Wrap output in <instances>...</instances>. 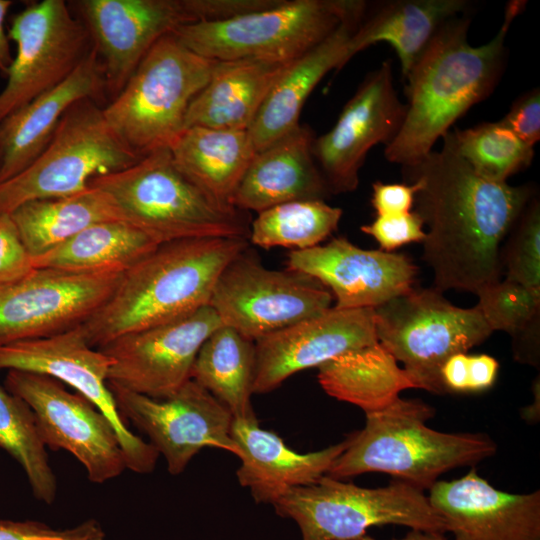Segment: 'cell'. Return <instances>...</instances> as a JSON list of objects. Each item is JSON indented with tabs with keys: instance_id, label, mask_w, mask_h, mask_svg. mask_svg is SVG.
I'll list each match as a JSON object with an SVG mask.
<instances>
[{
	"instance_id": "6da1fadb",
	"label": "cell",
	"mask_w": 540,
	"mask_h": 540,
	"mask_svg": "<svg viewBox=\"0 0 540 540\" xmlns=\"http://www.w3.org/2000/svg\"><path fill=\"white\" fill-rule=\"evenodd\" d=\"M442 139L440 151L403 170L420 185L414 204L428 228L421 243L434 288L476 294L500 280L501 243L533 191L479 176L459 155L449 132Z\"/></svg>"
},
{
	"instance_id": "7a4b0ae2",
	"label": "cell",
	"mask_w": 540,
	"mask_h": 540,
	"mask_svg": "<svg viewBox=\"0 0 540 540\" xmlns=\"http://www.w3.org/2000/svg\"><path fill=\"white\" fill-rule=\"evenodd\" d=\"M525 4L508 3L497 34L480 46L469 43L471 19L464 14L441 27L404 78L406 114L385 147L387 160L403 168L416 165L462 115L493 92L505 67L507 33Z\"/></svg>"
},
{
	"instance_id": "3957f363",
	"label": "cell",
	"mask_w": 540,
	"mask_h": 540,
	"mask_svg": "<svg viewBox=\"0 0 540 540\" xmlns=\"http://www.w3.org/2000/svg\"><path fill=\"white\" fill-rule=\"evenodd\" d=\"M246 238L166 242L123 272L110 298L80 329L101 348L126 334L164 323L209 305L216 281Z\"/></svg>"
},
{
	"instance_id": "277c9868",
	"label": "cell",
	"mask_w": 540,
	"mask_h": 540,
	"mask_svg": "<svg viewBox=\"0 0 540 540\" xmlns=\"http://www.w3.org/2000/svg\"><path fill=\"white\" fill-rule=\"evenodd\" d=\"M434 408L419 399L397 398L365 414V426L351 433L345 450L327 476L344 480L364 473H385L424 491L452 469L474 467L494 456L496 443L483 433H448L427 421Z\"/></svg>"
},
{
	"instance_id": "5b68a950",
	"label": "cell",
	"mask_w": 540,
	"mask_h": 540,
	"mask_svg": "<svg viewBox=\"0 0 540 540\" xmlns=\"http://www.w3.org/2000/svg\"><path fill=\"white\" fill-rule=\"evenodd\" d=\"M89 186L106 192L123 221L159 244L200 238L249 239V213L201 189L176 166L168 147L127 168L95 177Z\"/></svg>"
},
{
	"instance_id": "8992f818",
	"label": "cell",
	"mask_w": 540,
	"mask_h": 540,
	"mask_svg": "<svg viewBox=\"0 0 540 540\" xmlns=\"http://www.w3.org/2000/svg\"><path fill=\"white\" fill-rule=\"evenodd\" d=\"M218 61L186 47L173 33L160 38L121 92L103 107L120 140L138 157L168 147L184 130L188 107Z\"/></svg>"
},
{
	"instance_id": "52a82bcc",
	"label": "cell",
	"mask_w": 540,
	"mask_h": 540,
	"mask_svg": "<svg viewBox=\"0 0 540 540\" xmlns=\"http://www.w3.org/2000/svg\"><path fill=\"white\" fill-rule=\"evenodd\" d=\"M273 506L277 515L296 522L302 540H357L382 525L446 533L424 491L397 479L367 488L325 475L290 490Z\"/></svg>"
},
{
	"instance_id": "ba28073f",
	"label": "cell",
	"mask_w": 540,
	"mask_h": 540,
	"mask_svg": "<svg viewBox=\"0 0 540 540\" xmlns=\"http://www.w3.org/2000/svg\"><path fill=\"white\" fill-rule=\"evenodd\" d=\"M365 1L280 0L233 18L183 25L173 34L195 53L217 61H293L323 41Z\"/></svg>"
},
{
	"instance_id": "9c48e42d",
	"label": "cell",
	"mask_w": 540,
	"mask_h": 540,
	"mask_svg": "<svg viewBox=\"0 0 540 540\" xmlns=\"http://www.w3.org/2000/svg\"><path fill=\"white\" fill-rule=\"evenodd\" d=\"M139 159L112 130L103 106L82 99L63 115L38 157L0 183V215L28 201L81 192L93 178L127 168Z\"/></svg>"
},
{
	"instance_id": "30bf717a",
	"label": "cell",
	"mask_w": 540,
	"mask_h": 540,
	"mask_svg": "<svg viewBox=\"0 0 540 540\" xmlns=\"http://www.w3.org/2000/svg\"><path fill=\"white\" fill-rule=\"evenodd\" d=\"M378 342L403 364L416 388L446 394L440 371L493 332L479 309L451 304L433 288L415 289L374 308Z\"/></svg>"
},
{
	"instance_id": "8fae6325",
	"label": "cell",
	"mask_w": 540,
	"mask_h": 540,
	"mask_svg": "<svg viewBox=\"0 0 540 540\" xmlns=\"http://www.w3.org/2000/svg\"><path fill=\"white\" fill-rule=\"evenodd\" d=\"M332 302L330 291L316 279L295 270L269 269L247 248L219 275L209 306L222 325L254 342L324 313Z\"/></svg>"
},
{
	"instance_id": "7c38bea8",
	"label": "cell",
	"mask_w": 540,
	"mask_h": 540,
	"mask_svg": "<svg viewBox=\"0 0 540 540\" xmlns=\"http://www.w3.org/2000/svg\"><path fill=\"white\" fill-rule=\"evenodd\" d=\"M7 32L16 53L0 93V122L61 83L92 49L85 26L64 0L29 3Z\"/></svg>"
},
{
	"instance_id": "4fadbf2b",
	"label": "cell",
	"mask_w": 540,
	"mask_h": 540,
	"mask_svg": "<svg viewBox=\"0 0 540 540\" xmlns=\"http://www.w3.org/2000/svg\"><path fill=\"white\" fill-rule=\"evenodd\" d=\"M5 388L30 407L44 445L71 453L91 482L102 484L127 469L112 423L81 394L50 376L20 370H8Z\"/></svg>"
},
{
	"instance_id": "5bb4252c",
	"label": "cell",
	"mask_w": 540,
	"mask_h": 540,
	"mask_svg": "<svg viewBox=\"0 0 540 540\" xmlns=\"http://www.w3.org/2000/svg\"><path fill=\"white\" fill-rule=\"evenodd\" d=\"M122 274L34 268L0 283V347L82 325L110 298Z\"/></svg>"
},
{
	"instance_id": "9a60e30c",
	"label": "cell",
	"mask_w": 540,
	"mask_h": 540,
	"mask_svg": "<svg viewBox=\"0 0 540 540\" xmlns=\"http://www.w3.org/2000/svg\"><path fill=\"white\" fill-rule=\"evenodd\" d=\"M85 26L103 69L107 103L163 36L203 21L201 0H78L68 2Z\"/></svg>"
},
{
	"instance_id": "2e32d148",
	"label": "cell",
	"mask_w": 540,
	"mask_h": 540,
	"mask_svg": "<svg viewBox=\"0 0 540 540\" xmlns=\"http://www.w3.org/2000/svg\"><path fill=\"white\" fill-rule=\"evenodd\" d=\"M113 360L90 346L80 326L52 336L0 347V370H20L50 376L92 402L112 423L125 455L127 469L147 474L159 453L134 434L120 415L108 386Z\"/></svg>"
},
{
	"instance_id": "e0dca14e",
	"label": "cell",
	"mask_w": 540,
	"mask_h": 540,
	"mask_svg": "<svg viewBox=\"0 0 540 540\" xmlns=\"http://www.w3.org/2000/svg\"><path fill=\"white\" fill-rule=\"evenodd\" d=\"M117 409L162 455L172 475L182 473L204 448H218L236 456L233 416L206 389L190 379L176 393L156 399L108 385Z\"/></svg>"
},
{
	"instance_id": "ac0fdd59",
	"label": "cell",
	"mask_w": 540,
	"mask_h": 540,
	"mask_svg": "<svg viewBox=\"0 0 540 540\" xmlns=\"http://www.w3.org/2000/svg\"><path fill=\"white\" fill-rule=\"evenodd\" d=\"M220 325L206 305L111 341L99 348L113 360L108 385L156 399L173 395L191 379L200 347Z\"/></svg>"
},
{
	"instance_id": "d6986e66",
	"label": "cell",
	"mask_w": 540,
	"mask_h": 540,
	"mask_svg": "<svg viewBox=\"0 0 540 540\" xmlns=\"http://www.w3.org/2000/svg\"><path fill=\"white\" fill-rule=\"evenodd\" d=\"M392 67L384 61L370 72L343 107L334 126L314 138L312 153L331 194L354 191L369 150L388 145L404 121Z\"/></svg>"
},
{
	"instance_id": "ffe728a7",
	"label": "cell",
	"mask_w": 540,
	"mask_h": 540,
	"mask_svg": "<svg viewBox=\"0 0 540 540\" xmlns=\"http://www.w3.org/2000/svg\"><path fill=\"white\" fill-rule=\"evenodd\" d=\"M376 342L374 308L332 306L320 315L254 341L253 393L271 392L299 371L319 368L346 352Z\"/></svg>"
},
{
	"instance_id": "44dd1931",
	"label": "cell",
	"mask_w": 540,
	"mask_h": 540,
	"mask_svg": "<svg viewBox=\"0 0 540 540\" xmlns=\"http://www.w3.org/2000/svg\"><path fill=\"white\" fill-rule=\"evenodd\" d=\"M287 269L319 281L338 309L376 308L411 290L418 272L406 254L362 249L345 237L292 250Z\"/></svg>"
},
{
	"instance_id": "7402d4cb",
	"label": "cell",
	"mask_w": 540,
	"mask_h": 540,
	"mask_svg": "<svg viewBox=\"0 0 540 540\" xmlns=\"http://www.w3.org/2000/svg\"><path fill=\"white\" fill-rule=\"evenodd\" d=\"M427 497L453 540H540V490H499L472 467L458 479L438 480Z\"/></svg>"
},
{
	"instance_id": "603a6c76",
	"label": "cell",
	"mask_w": 540,
	"mask_h": 540,
	"mask_svg": "<svg viewBox=\"0 0 540 540\" xmlns=\"http://www.w3.org/2000/svg\"><path fill=\"white\" fill-rule=\"evenodd\" d=\"M86 98L103 107L107 104L104 73L93 48L61 83L0 122V183L28 167L47 146L68 109Z\"/></svg>"
},
{
	"instance_id": "cb8c5ba5",
	"label": "cell",
	"mask_w": 540,
	"mask_h": 540,
	"mask_svg": "<svg viewBox=\"0 0 540 540\" xmlns=\"http://www.w3.org/2000/svg\"><path fill=\"white\" fill-rule=\"evenodd\" d=\"M231 436L241 461L238 482L256 503L274 504L290 490L313 484L327 475L345 450L348 439L315 452L298 453L272 431L259 426L256 416L234 419Z\"/></svg>"
},
{
	"instance_id": "d4e9b609",
	"label": "cell",
	"mask_w": 540,
	"mask_h": 540,
	"mask_svg": "<svg viewBox=\"0 0 540 540\" xmlns=\"http://www.w3.org/2000/svg\"><path fill=\"white\" fill-rule=\"evenodd\" d=\"M314 134L299 125L257 152L239 182L231 205L262 212L296 200H325L331 193L312 153Z\"/></svg>"
},
{
	"instance_id": "484cf974",
	"label": "cell",
	"mask_w": 540,
	"mask_h": 540,
	"mask_svg": "<svg viewBox=\"0 0 540 540\" xmlns=\"http://www.w3.org/2000/svg\"><path fill=\"white\" fill-rule=\"evenodd\" d=\"M366 6L367 3L318 45L295 59L277 80L247 130L256 153L298 127L302 108L317 84L328 72L341 69L351 59L350 39Z\"/></svg>"
},
{
	"instance_id": "4316f807",
	"label": "cell",
	"mask_w": 540,
	"mask_h": 540,
	"mask_svg": "<svg viewBox=\"0 0 540 540\" xmlns=\"http://www.w3.org/2000/svg\"><path fill=\"white\" fill-rule=\"evenodd\" d=\"M293 61L261 58L218 61L210 81L189 105L184 129L202 126L247 131L271 89Z\"/></svg>"
},
{
	"instance_id": "83f0119b",
	"label": "cell",
	"mask_w": 540,
	"mask_h": 540,
	"mask_svg": "<svg viewBox=\"0 0 540 540\" xmlns=\"http://www.w3.org/2000/svg\"><path fill=\"white\" fill-rule=\"evenodd\" d=\"M469 6L466 0L382 1L368 14L365 9L350 39L349 56L385 42L394 49L405 78L441 27Z\"/></svg>"
},
{
	"instance_id": "f1b7e54d",
	"label": "cell",
	"mask_w": 540,
	"mask_h": 540,
	"mask_svg": "<svg viewBox=\"0 0 540 540\" xmlns=\"http://www.w3.org/2000/svg\"><path fill=\"white\" fill-rule=\"evenodd\" d=\"M176 166L215 199L231 205V198L254 158L246 130L192 126L169 146Z\"/></svg>"
},
{
	"instance_id": "f546056e",
	"label": "cell",
	"mask_w": 540,
	"mask_h": 540,
	"mask_svg": "<svg viewBox=\"0 0 540 540\" xmlns=\"http://www.w3.org/2000/svg\"><path fill=\"white\" fill-rule=\"evenodd\" d=\"M318 382L329 396L372 413L403 390L416 388L408 373L379 343L346 352L318 368Z\"/></svg>"
},
{
	"instance_id": "4dcf8cb0",
	"label": "cell",
	"mask_w": 540,
	"mask_h": 540,
	"mask_svg": "<svg viewBox=\"0 0 540 540\" xmlns=\"http://www.w3.org/2000/svg\"><path fill=\"white\" fill-rule=\"evenodd\" d=\"M10 215L32 259L93 224L123 221L111 197L92 186L67 196L28 201Z\"/></svg>"
},
{
	"instance_id": "1f68e13d",
	"label": "cell",
	"mask_w": 540,
	"mask_h": 540,
	"mask_svg": "<svg viewBox=\"0 0 540 540\" xmlns=\"http://www.w3.org/2000/svg\"><path fill=\"white\" fill-rule=\"evenodd\" d=\"M160 245L125 221L93 224L32 259L34 268L77 273L124 272Z\"/></svg>"
},
{
	"instance_id": "d6a6232c",
	"label": "cell",
	"mask_w": 540,
	"mask_h": 540,
	"mask_svg": "<svg viewBox=\"0 0 540 540\" xmlns=\"http://www.w3.org/2000/svg\"><path fill=\"white\" fill-rule=\"evenodd\" d=\"M254 367V342L220 325L200 347L191 379L221 402L234 419H245L255 416L251 405Z\"/></svg>"
},
{
	"instance_id": "836d02e7",
	"label": "cell",
	"mask_w": 540,
	"mask_h": 540,
	"mask_svg": "<svg viewBox=\"0 0 540 540\" xmlns=\"http://www.w3.org/2000/svg\"><path fill=\"white\" fill-rule=\"evenodd\" d=\"M342 209L325 200H296L257 213L249 242L262 248L304 250L320 245L338 227Z\"/></svg>"
},
{
	"instance_id": "e575fe53",
	"label": "cell",
	"mask_w": 540,
	"mask_h": 540,
	"mask_svg": "<svg viewBox=\"0 0 540 540\" xmlns=\"http://www.w3.org/2000/svg\"><path fill=\"white\" fill-rule=\"evenodd\" d=\"M0 449L23 469L36 499L52 504L57 493L56 476L30 407L0 386Z\"/></svg>"
},
{
	"instance_id": "d590c367",
	"label": "cell",
	"mask_w": 540,
	"mask_h": 540,
	"mask_svg": "<svg viewBox=\"0 0 540 540\" xmlns=\"http://www.w3.org/2000/svg\"><path fill=\"white\" fill-rule=\"evenodd\" d=\"M449 135L459 155L474 172L493 182H506L527 168L534 157V147L521 141L499 121L467 129L454 127Z\"/></svg>"
},
{
	"instance_id": "8d00e7d4",
	"label": "cell",
	"mask_w": 540,
	"mask_h": 540,
	"mask_svg": "<svg viewBox=\"0 0 540 540\" xmlns=\"http://www.w3.org/2000/svg\"><path fill=\"white\" fill-rule=\"evenodd\" d=\"M476 295V307L493 331L502 330L512 335L540 313V288L512 280L486 285Z\"/></svg>"
},
{
	"instance_id": "74e56055",
	"label": "cell",
	"mask_w": 540,
	"mask_h": 540,
	"mask_svg": "<svg viewBox=\"0 0 540 540\" xmlns=\"http://www.w3.org/2000/svg\"><path fill=\"white\" fill-rule=\"evenodd\" d=\"M501 266L506 279L540 288V203L533 196L509 232Z\"/></svg>"
},
{
	"instance_id": "f35d334b",
	"label": "cell",
	"mask_w": 540,
	"mask_h": 540,
	"mask_svg": "<svg viewBox=\"0 0 540 540\" xmlns=\"http://www.w3.org/2000/svg\"><path fill=\"white\" fill-rule=\"evenodd\" d=\"M0 540H107L100 523L89 519L64 530L38 521L0 520Z\"/></svg>"
},
{
	"instance_id": "ab89813d",
	"label": "cell",
	"mask_w": 540,
	"mask_h": 540,
	"mask_svg": "<svg viewBox=\"0 0 540 540\" xmlns=\"http://www.w3.org/2000/svg\"><path fill=\"white\" fill-rule=\"evenodd\" d=\"M423 220L416 211L396 215H377L361 231L372 236L380 245V250H393L411 243L422 242L426 236Z\"/></svg>"
},
{
	"instance_id": "60d3db41",
	"label": "cell",
	"mask_w": 540,
	"mask_h": 540,
	"mask_svg": "<svg viewBox=\"0 0 540 540\" xmlns=\"http://www.w3.org/2000/svg\"><path fill=\"white\" fill-rule=\"evenodd\" d=\"M34 270L27 251L10 214L0 215V283L20 279Z\"/></svg>"
},
{
	"instance_id": "b9f144b4",
	"label": "cell",
	"mask_w": 540,
	"mask_h": 540,
	"mask_svg": "<svg viewBox=\"0 0 540 540\" xmlns=\"http://www.w3.org/2000/svg\"><path fill=\"white\" fill-rule=\"evenodd\" d=\"M524 143L534 147L540 140V91L521 94L499 121Z\"/></svg>"
},
{
	"instance_id": "7bdbcfd3",
	"label": "cell",
	"mask_w": 540,
	"mask_h": 540,
	"mask_svg": "<svg viewBox=\"0 0 540 540\" xmlns=\"http://www.w3.org/2000/svg\"><path fill=\"white\" fill-rule=\"evenodd\" d=\"M419 189L416 181L411 184L376 181L372 185V207L377 215L409 213Z\"/></svg>"
},
{
	"instance_id": "ee69618b",
	"label": "cell",
	"mask_w": 540,
	"mask_h": 540,
	"mask_svg": "<svg viewBox=\"0 0 540 540\" xmlns=\"http://www.w3.org/2000/svg\"><path fill=\"white\" fill-rule=\"evenodd\" d=\"M539 316L511 335L514 359L537 368L540 364Z\"/></svg>"
},
{
	"instance_id": "f6af8a7d",
	"label": "cell",
	"mask_w": 540,
	"mask_h": 540,
	"mask_svg": "<svg viewBox=\"0 0 540 540\" xmlns=\"http://www.w3.org/2000/svg\"><path fill=\"white\" fill-rule=\"evenodd\" d=\"M498 369V361L490 355H468V393L490 389L497 379Z\"/></svg>"
},
{
	"instance_id": "bcb514c9",
	"label": "cell",
	"mask_w": 540,
	"mask_h": 540,
	"mask_svg": "<svg viewBox=\"0 0 540 540\" xmlns=\"http://www.w3.org/2000/svg\"><path fill=\"white\" fill-rule=\"evenodd\" d=\"M467 366V353H456L446 360L440 371L446 393H468Z\"/></svg>"
},
{
	"instance_id": "7dc6e473",
	"label": "cell",
	"mask_w": 540,
	"mask_h": 540,
	"mask_svg": "<svg viewBox=\"0 0 540 540\" xmlns=\"http://www.w3.org/2000/svg\"><path fill=\"white\" fill-rule=\"evenodd\" d=\"M13 1L0 0V76L6 77L11 66L13 56L10 50V39L5 28V20Z\"/></svg>"
},
{
	"instance_id": "c3c4849f",
	"label": "cell",
	"mask_w": 540,
	"mask_h": 540,
	"mask_svg": "<svg viewBox=\"0 0 540 540\" xmlns=\"http://www.w3.org/2000/svg\"><path fill=\"white\" fill-rule=\"evenodd\" d=\"M357 540H378V539H375L371 537L370 535L365 534L364 536L360 537ZM392 540H453V539L447 538L444 533L410 529L405 534L404 537L400 539H392Z\"/></svg>"
},
{
	"instance_id": "681fc988",
	"label": "cell",
	"mask_w": 540,
	"mask_h": 540,
	"mask_svg": "<svg viewBox=\"0 0 540 540\" xmlns=\"http://www.w3.org/2000/svg\"><path fill=\"white\" fill-rule=\"evenodd\" d=\"M0 162H1V150H0Z\"/></svg>"
}]
</instances>
